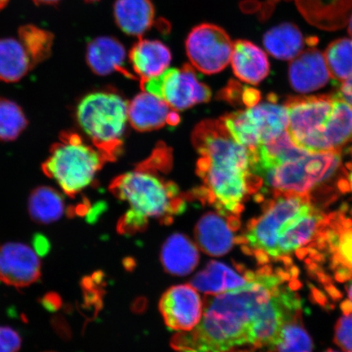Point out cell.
<instances>
[{
  "mask_svg": "<svg viewBox=\"0 0 352 352\" xmlns=\"http://www.w3.org/2000/svg\"><path fill=\"white\" fill-rule=\"evenodd\" d=\"M157 170L145 162L110 184V192L130 206L118 224L122 234L144 231L149 219L170 224L186 210V201L177 186L157 175Z\"/></svg>",
  "mask_w": 352,
  "mask_h": 352,
  "instance_id": "cell-3",
  "label": "cell"
},
{
  "mask_svg": "<svg viewBox=\"0 0 352 352\" xmlns=\"http://www.w3.org/2000/svg\"><path fill=\"white\" fill-rule=\"evenodd\" d=\"M301 311L298 294L280 285L255 316L249 344L267 347L278 337L284 325Z\"/></svg>",
  "mask_w": 352,
  "mask_h": 352,
  "instance_id": "cell-12",
  "label": "cell"
},
{
  "mask_svg": "<svg viewBox=\"0 0 352 352\" xmlns=\"http://www.w3.org/2000/svg\"><path fill=\"white\" fill-rule=\"evenodd\" d=\"M192 140L200 155L197 174L202 182L195 196L224 217L240 218L246 199L263 184L252 173L249 149L232 138L220 120L199 123Z\"/></svg>",
  "mask_w": 352,
  "mask_h": 352,
  "instance_id": "cell-1",
  "label": "cell"
},
{
  "mask_svg": "<svg viewBox=\"0 0 352 352\" xmlns=\"http://www.w3.org/2000/svg\"><path fill=\"white\" fill-rule=\"evenodd\" d=\"M72 312V305H66L65 306V311Z\"/></svg>",
  "mask_w": 352,
  "mask_h": 352,
  "instance_id": "cell-44",
  "label": "cell"
},
{
  "mask_svg": "<svg viewBox=\"0 0 352 352\" xmlns=\"http://www.w3.org/2000/svg\"><path fill=\"white\" fill-rule=\"evenodd\" d=\"M78 124L107 162L122 151L129 104L112 91L91 92L79 100L76 109Z\"/></svg>",
  "mask_w": 352,
  "mask_h": 352,
  "instance_id": "cell-4",
  "label": "cell"
},
{
  "mask_svg": "<svg viewBox=\"0 0 352 352\" xmlns=\"http://www.w3.org/2000/svg\"><path fill=\"white\" fill-rule=\"evenodd\" d=\"M347 293H349V301H346L349 303V305L352 311V280L350 281L349 285H347Z\"/></svg>",
  "mask_w": 352,
  "mask_h": 352,
  "instance_id": "cell-41",
  "label": "cell"
},
{
  "mask_svg": "<svg viewBox=\"0 0 352 352\" xmlns=\"http://www.w3.org/2000/svg\"><path fill=\"white\" fill-rule=\"evenodd\" d=\"M28 212L33 221L39 224L58 221L65 212L63 197L50 186L35 188L28 198Z\"/></svg>",
  "mask_w": 352,
  "mask_h": 352,
  "instance_id": "cell-29",
  "label": "cell"
},
{
  "mask_svg": "<svg viewBox=\"0 0 352 352\" xmlns=\"http://www.w3.org/2000/svg\"><path fill=\"white\" fill-rule=\"evenodd\" d=\"M267 352H312L314 344L302 321V311L289 320Z\"/></svg>",
  "mask_w": 352,
  "mask_h": 352,
  "instance_id": "cell-30",
  "label": "cell"
},
{
  "mask_svg": "<svg viewBox=\"0 0 352 352\" xmlns=\"http://www.w3.org/2000/svg\"><path fill=\"white\" fill-rule=\"evenodd\" d=\"M330 74L322 52L309 48L289 64V79L294 90L302 94L314 91L327 85Z\"/></svg>",
  "mask_w": 352,
  "mask_h": 352,
  "instance_id": "cell-17",
  "label": "cell"
},
{
  "mask_svg": "<svg viewBox=\"0 0 352 352\" xmlns=\"http://www.w3.org/2000/svg\"><path fill=\"white\" fill-rule=\"evenodd\" d=\"M33 246L34 252L39 256H45L50 253L51 250V243L47 237L41 233H37L33 236Z\"/></svg>",
  "mask_w": 352,
  "mask_h": 352,
  "instance_id": "cell-38",
  "label": "cell"
},
{
  "mask_svg": "<svg viewBox=\"0 0 352 352\" xmlns=\"http://www.w3.org/2000/svg\"><path fill=\"white\" fill-rule=\"evenodd\" d=\"M126 52L124 46L116 38L100 36L87 44L86 63L92 72L107 76L114 72L123 76L135 78L126 67Z\"/></svg>",
  "mask_w": 352,
  "mask_h": 352,
  "instance_id": "cell-18",
  "label": "cell"
},
{
  "mask_svg": "<svg viewBox=\"0 0 352 352\" xmlns=\"http://www.w3.org/2000/svg\"><path fill=\"white\" fill-rule=\"evenodd\" d=\"M10 0H0V11L6 8Z\"/></svg>",
  "mask_w": 352,
  "mask_h": 352,
  "instance_id": "cell-42",
  "label": "cell"
},
{
  "mask_svg": "<svg viewBox=\"0 0 352 352\" xmlns=\"http://www.w3.org/2000/svg\"><path fill=\"white\" fill-rule=\"evenodd\" d=\"M173 60L169 47L164 43L140 38L129 52V60L133 72L140 82L160 76L168 69Z\"/></svg>",
  "mask_w": 352,
  "mask_h": 352,
  "instance_id": "cell-21",
  "label": "cell"
},
{
  "mask_svg": "<svg viewBox=\"0 0 352 352\" xmlns=\"http://www.w3.org/2000/svg\"><path fill=\"white\" fill-rule=\"evenodd\" d=\"M324 56L334 81L340 83L352 76V39L340 38L332 42Z\"/></svg>",
  "mask_w": 352,
  "mask_h": 352,
  "instance_id": "cell-32",
  "label": "cell"
},
{
  "mask_svg": "<svg viewBox=\"0 0 352 352\" xmlns=\"http://www.w3.org/2000/svg\"><path fill=\"white\" fill-rule=\"evenodd\" d=\"M351 154H352V148H351Z\"/></svg>",
  "mask_w": 352,
  "mask_h": 352,
  "instance_id": "cell-49",
  "label": "cell"
},
{
  "mask_svg": "<svg viewBox=\"0 0 352 352\" xmlns=\"http://www.w3.org/2000/svg\"><path fill=\"white\" fill-rule=\"evenodd\" d=\"M140 86L144 91L164 100L175 111L208 102L211 98L210 88L199 80L191 65L168 68L160 76L140 82Z\"/></svg>",
  "mask_w": 352,
  "mask_h": 352,
  "instance_id": "cell-10",
  "label": "cell"
},
{
  "mask_svg": "<svg viewBox=\"0 0 352 352\" xmlns=\"http://www.w3.org/2000/svg\"><path fill=\"white\" fill-rule=\"evenodd\" d=\"M263 43L268 54L278 60L296 58L305 48V38L298 26L289 22L268 30Z\"/></svg>",
  "mask_w": 352,
  "mask_h": 352,
  "instance_id": "cell-26",
  "label": "cell"
},
{
  "mask_svg": "<svg viewBox=\"0 0 352 352\" xmlns=\"http://www.w3.org/2000/svg\"><path fill=\"white\" fill-rule=\"evenodd\" d=\"M254 272H241L240 267L234 268L226 263L211 261L204 270L193 276L191 285L198 292L214 296L243 287L254 278Z\"/></svg>",
  "mask_w": 352,
  "mask_h": 352,
  "instance_id": "cell-20",
  "label": "cell"
},
{
  "mask_svg": "<svg viewBox=\"0 0 352 352\" xmlns=\"http://www.w3.org/2000/svg\"><path fill=\"white\" fill-rule=\"evenodd\" d=\"M322 138L329 152L340 151L346 144L352 142V108L337 94Z\"/></svg>",
  "mask_w": 352,
  "mask_h": 352,
  "instance_id": "cell-28",
  "label": "cell"
},
{
  "mask_svg": "<svg viewBox=\"0 0 352 352\" xmlns=\"http://www.w3.org/2000/svg\"><path fill=\"white\" fill-rule=\"evenodd\" d=\"M220 121L237 142L252 149L271 142L287 130L289 116L285 107L264 102L228 113Z\"/></svg>",
  "mask_w": 352,
  "mask_h": 352,
  "instance_id": "cell-8",
  "label": "cell"
},
{
  "mask_svg": "<svg viewBox=\"0 0 352 352\" xmlns=\"http://www.w3.org/2000/svg\"><path fill=\"white\" fill-rule=\"evenodd\" d=\"M85 1L86 3H96V2L100 1V0H85Z\"/></svg>",
  "mask_w": 352,
  "mask_h": 352,
  "instance_id": "cell-45",
  "label": "cell"
},
{
  "mask_svg": "<svg viewBox=\"0 0 352 352\" xmlns=\"http://www.w3.org/2000/svg\"><path fill=\"white\" fill-rule=\"evenodd\" d=\"M44 352H55V351H44Z\"/></svg>",
  "mask_w": 352,
  "mask_h": 352,
  "instance_id": "cell-48",
  "label": "cell"
},
{
  "mask_svg": "<svg viewBox=\"0 0 352 352\" xmlns=\"http://www.w3.org/2000/svg\"><path fill=\"white\" fill-rule=\"evenodd\" d=\"M274 197L264 204L263 212L250 220L243 235L237 236L236 243L258 261L268 258H278L277 242L285 224L309 209L312 205L309 193L272 192Z\"/></svg>",
  "mask_w": 352,
  "mask_h": 352,
  "instance_id": "cell-6",
  "label": "cell"
},
{
  "mask_svg": "<svg viewBox=\"0 0 352 352\" xmlns=\"http://www.w3.org/2000/svg\"><path fill=\"white\" fill-rule=\"evenodd\" d=\"M173 110L164 100L144 91L129 104V120L136 131H155L168 125Z\"/></svg>",
  "mask_w": 352,
  "mask_h": 352,
  "instance_id": "cell-23",
  "label": "cell"
},
{
  "mask_svg": "<svg viewBox=\"0 0 352 352\" xmlns=\"http://www.w3.org/2000/svg\"><path fill=\"white\" fill-rule=\"evenodd\" d=\"M39 303L47 311L56 312L63 307V301L58 293L48 292L39 299Z\"/></svg>",
  "mask_w": 352,
  "mask_h": 352,
  "instance_id": "cell-37",
  "label": "cell"
},
{
  "mask_svg": "<svg viewBox=\"0 0 352 352\" xmlns=\"http://www.w3.org/2000/svg\"><path fill=\"white\" fill-rule=\"evenodd\" d=\"M228 352H234V351H228ZM235 352H249V351H235Z\"/></svg>",
  "mask_w": 352,
  "mask_h": 352,
  "instance_id": "cell-47",
  "label": "cell"
},
{
  "mask_svg": "<svg viewBox=\"0 0 352 352\" xmlns=\"http://www.w3.org/2000/svg\"><path fill=\"white\" fill-rule=\"evenodd\" d=\"M28 126L23 109L14 101L0 98V142H13Z\"/></svg>",
  "mask_w": 352,
  "mask_h": 352,
  "instance_id": "cell-33",
  "label": "cell"
},
{
  "mask_svg": "<svg viewBox=\"0 0 352 352\" xmlns=\"http://www.w3.org/2000/svg\"><path fill=\"white\" fill-rule=\"evenodd\" d=\"M161 261L166 272L175 276H186L199 263L197 246L183 234H173L162 246Z\"/></svg>",
  "mask_w": 352,
  "mask_h": 352,
  "instance_id": "cell-25",
  "label": "cell"
},
{
  "mask_svg": "<svg viewBox=\"0 0 352 352\" xmlns=\"http://www.w3.org/2000/svg\"><path fill=\"white\" fill-rule=\"evenodd\" d=\"M325 352H338V351H333V350H329L327 351H325Z\"/></svg>",
  "mask_w": 352,
  "mask_h": 352,
  "instance_id": "cell-46",
  "label": "cell"
},
{
  "mask_svg": "<svg viewBox=\"0 0 352 352\" xmlns=\"http://www.w3.org/2000/svg\"><path fill=\"white\" fill-rule=\"evenodd\" d=\"M33 68L32 60L19 41L0 38V81L19 82Z\"/></svg>",
  "mask_w": 352,
  "mask_h": 352,
  "instance_id": "cell-27",
  "label": "cell"
},
{
  "mask_svg": "<svg viewBox=\"0 0 352 352\" xmlns=\"http://www.w3.org/2000/svg\"><path fill=\"white\" fill-rule=\"evenodd\" d=\"M19 38L34 67L50 58L54 46V34L34 25H25L19 30Z\"/></svg>",
  "mask_w": 352,
  "mask_h": 352,
  "instance_id": "cell-31",
  "label": "cell"
},
{
  "mask_svg": "<svg viewBox=\"0 0 352 352\" xmlns=\"http://www.w3.org/2000/svg\"><path fill=\"white\" fill-rule=\"evenodd\" d=\"M51 325L54 332L64 341L72 340L73 332L68 321L63 315H55L51 319Z\"/></svg>",
  "mask_w": 352,
  "mask_h": 352,
  "instance_id": "cell-36",
  "label": "cell"
},
{
  "mask_svg": "<svg viewBox=\"0 0 352 352\" xmlns=\"http://www.w3.org/2000/svg\"><path fill=\"white\" fill-rule=\"evenodd\" d=\"M42 264L36 253L25 244L8 242L0 245V280L16 289L38 283Z\"/></svg>",
  "mask_w": 352,
  "mask_h": 352,
  "instance_id": "cell-14",
  "label": "cell"
},
{
  "mask_svg": "<svg viewBox=\"0 0 352 352\" xmlns=\"http://www.w3.org/2000/svg\"><path fill=\"white\" fill-rule=\"evenodd\" d=\"M337 94L352 108V76L340 82V91Z\"/></svg>",
  "mask_w": 352,
  "mask_h": 352,
  "instance_id": "cell-39",
  "label": "cell"
},
{
  "mask_svg": "<svg viewBox=\"0 0 352 352\" xmlns=\"http://www.w3.org/2000/svg\"><path fill=\"white\" fill-rule=\"evenodd\" d=\"M334 95L298 96L286 100L287 131L298 146L309 153L329 152L322 132L332 113Z\"/></svg>",
  "mask_w": 352,
  "mask_h": 352,
  "instance_id": "cell-9",
  "label": "cell"
},
{
  "mask_svg": "<svg viewBox=\"0 0 352 352\" xmlns=\"http://www.w3.org/2000/svg\"><path fill=\"white\" fill-rule=\"evenodd\" d=\"M334 342L346 352H352V314L338 320L334 330Z\"/></svg>",
  "mask_w": 352,
  "mask_h": 352,
  "instance_id": "cell-34",
  "label": "cell"
},
{
  "mask_svg": "<svg viewBox=\"0 0 352 352\" xmlns=\"http://www.w3.org/2000/svg\"><path fill=\"white\" fill-rule=\"evenodd\" d=\"M230 63L236 77L252 85L261 83L270 72V63L265 52L245 39L233 43Z\"/></svg>",
  "mask_w": 352,
  "mask_h": 352,
  "instance_id": "cell-22",
  "label": "cell"
},
{
  "mask_svg": "<svg viewBox=\"0 0 352 352\" xmlns=\"http://www.w3.org/2000/svg\"><path fill=\"white\" fill-rule=\"evenodd\" d=\"M36 6H55L61 1V0H32Z\"/></svg>",
  "mask_w": 352,
  "mask_h": 352,
  "instance_id": "cell-40",
  "label": "cell"
},
{
  "mask_svg": "<svg viewBox=\"0 0 352 352\" xmlns=\"http://www.w3.org/2000/svg\"><path fill=\"white\" fill-rule=\"evenodd\" d=\"M240 218L226 217L219 212H208L197 222L195 239L198 248L211 256H222L236 243V232Z\"/></svg>",
  "mask_w": 352,
  "mask_h": 352,
  "instance_id": "cell-15",
  "label": "cell"
},
{
  "mask_svg": "<svg viewBox=\"0 0 352 352\" xmlns=\"http://www.w3.org/2000/svg\"><path fill=\"white\" fill-rule=\"evenodd\" d=\"M113 17L122 32L140 38L155 21V7L152 0H116Z\"/></svg>",
  "mask_w": 352,
  "mask_h": 352,
  "instance_id": "cell-24",
  "label": "cell"
},
{
  "mask_svg": "<svg viewBox=\"0 0 352 352\" xmlns=\"http://www.w3.org/2000/svg\"><path fill=\"white\" fill-rule=\"evenodd\" d=\"M21 346V338L16 330L0 327V352H19Z\"/></svg>",
  "mask_w": 352,
  "mask_h": 352,
  "instance_id": "cell-35",
  "label": "cell"
},
{
  "mask_svg": "<svg viewBox=\"0 0 352 352\" xmlns=\"http://www.w3.org/2000/svg\"><path fill=\"white\" fill-rule=\"evenodd\" d=\"M349 34L351 35V37L352 38V16L351 17V20L349 22Z\"/></svg>",
  "mask_w": 352,
  "mask_h": 352,
  "instance_id": "cell-43",
  "label": "cell"
},
{
  "mask_svg": "<svg viewBox=\"0 0 352 352\" xmlns=\"http://www.w3.org/2000/svg\"><path fill=\"white\" fill-rule=\"evenodd\" d=\"M204 300L192 285H179L167 289L162 296L160 310L167 327L188 332L200 322Z\"/></svg>",
  "mask_w": 352,
  "mask_h": 352,
  "instance_id": "cell-13",
  "label": "cell"
},
{
  "mask_svg": "<svg viewBox=\"0 0 352 352\" xmlns=\"http://www.w3.org/2000/svg\"><path fill=\"white\" fill-rule=\"evenodd\" d=\"M341 164L338 151L309 153L299 160L288 162L262 176L263 184L272 192H309L327 182Z\"/></svg>",
  "mask_w": 352,
  "mask_h": 352,
  "instance_id": "cell-7",
  "label": "cell"
},
{
  "mask_svg": "<svg viewBox=\"0 0 352 352\" xmlns=\"http://www.w3.org/2000/svg\"><path fill=\"white\" fill-rule=\"evenodd\" d=\"M283 283L281 276L261 270L243 287L206 294L200 322L176 333L171 347L177 352H228L249 344L255 316Z\"/></svg>",
  "mask_w": 352,
  "mask_h": 352,
  "instance_id": "cell-2",
  "label": "cell"
},
{
  "mask_svg": "<svg viewBox=\"0 0 352 352\" xmlns=\"http://www.w3.org/2000/svg\"><path fill=\"white\" fill-rule=\"evenodd\" d=\"M186 50L193 68L206 74H214L223 72L230 63L233 43L226 30L204 22L188 33Z\"/></svg>",
  "mask_w": 352,
  "mask_h": 352,
  "instance_id": "cell-11",
  "label": "cell"
},
{
  "mask_svg": "<svg viewBox=\"0 0 352 352\" xmlns=\"http://www.w3.org/2000/svg\"><path fill=\"white\" fill-rule=\"evenodd\" d=\"M249 151L252 173L261 178L267 171L309 153L298 146L286 131L271 142L249 149Z\"/></svg>",
  "mask_w": 352,
  "mask_h": 352,
  "instance_id": "cell-19",
  "label": "cell"
},
{
  "mask_svg": "<svg viewBox=\"0 0 352 352\" xmlns=\"http://www.w3.org/2000/svg\"><path fill=\"white\" fill-rule=\"evenodd\" d=\"M105 162L102 154L85 143L76 132L65 131L60 134L59 142L52 145L50 156L43 162L42 170L65 195L74 198L94 182Z\"/></svg>",
  "mask_w": 352,
  "mask_h": 352,
  "instance_id": "cell-5",
  "label": "cell"
},
{
  "mask_svg": "<svg viewBox=\"0 0 352 352\" xmlns=\"http://www.w3.org/2000/svg\"><path fill=\"white\" fill-rule=\"evenodd\" d=\"M329 217L311 206L305 212L290 220L280 231L277 242L278 258L292 254L318 236L327 226Z\"/></svg>",
  "mask_w": 352,
  "mask_h": 352,
  "instance_id": "cell-16",
  "label": "cell"
}]
</instances>
